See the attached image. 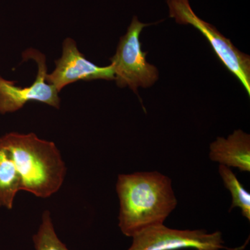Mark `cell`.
Instances as JSON below:
<instances>
[{
    "label": "cell",
    "instance_id": "cell-5",
    "mask_svg": "<svg viewBox=\"0 0 250 250\" xmlns=\"http://www.w3.org/2000/svg\"><path fill=\"white\" fill-rule=\"evenodd\" d=\"M127 250H220L225 246L220 231L208 233L206 230H179L156 225L136 233ZM229 250V249H228Z\"/></svg>",
    "mask_w": 250,
    "mask_h": 250
},
{
    "label": "cell",
    "instance_id": "cell-2",
    "mask_svg": "<svg viewBox=\"0 0 250 250\" xmlns=\"http://www.w3.org/2000/svg\"><path fill=\"white\" fill-rule=\"evenodd\" d=\"M9 148L22 181V190L41 198L52 196L61 188L66 167L56 145L34 133L11 132L1 136Z\"/></svg>",
    "mask_w": 250,
    "mask_h": 250
},
{
    "label": "cell",
    "instance_id": "cell-10",
    "mask_svg": "<svg viewBox=\"0 0 250 250\" xmlns=\"http://www.w3.org/2000/svg\"><path fill=\"white\" fill-rule=\"evenodd\" d=\"M219 174L223 179L224 186L231 193L232 203L229 208H239L243 217L250 221V193L247 191L243 184L239 182L236 176L230 167L219 166Z\"/></svg>",
    "mask_w": 250,
    "mask_h": 250
},
{
    "label": "cell",
    "instance_id": "cell-3",
    "mask_svg": "<svg viewBox=\"0 0 250 250\" xmlns=\"http://www.w3.org/2000/svg\"><path fill=\"white\" fill-rule=\"evenodd\" d=\"M134 16L125 35L122 36L116 54L110 59L114 70L115 79L120 88L129 86L137 93L139 87L152 86L159 79V71L146 59L147 52H143L140 34L147 26Z\"/></svg>",
    "mask_w": 250,
    "mask_h": 250
},
{
    "label": "cell",
    "instance_id": "cell-6",
    "mask_svg": "<svg viewBox=\"0 0 250 250\" xmlns=\"http://www.w3.org/2000/svg\"><path fill=\"white\" fill-rule=\"evenodd\" d=\"M24 61L32 59L38 65L36 80L29 86L16 85V82L0 76V113H14L29 102H39L56 108L60 107L58 90L46 80L47 67L46 57L37 49H29L22 54Z\"/></svg>",
    "mask_w": 250,
    "mask_h": 250
},
{
    "label": "cell",
    "instance_id": "cell-11",
    "mask_svg": "<svg viewBox=\"0 0 250 250\" xmlns=\"http://www.w3.org/2000/svg\"><path fill=\"white\" fill-rule=\"evenodd\" d=\"M36 250H69L56 233L49 210L42 213L37 233L33 236Z\"/></svg>",
    "mask_w": 250,
    "mask_h": 250
},
{
    "label": "cell",
    "instance_id": "cell-8",
    "mask_svg": "<svg viewBox=\"0 0 250 250\" xmlns=\"http://www.w3.org/2000/svg\"><path fill=\"white\" fill-rule=\"evenodd\" d=\"M209 158L213 162L241 172H250V136L235 130L227 139L218 137L210 145Z\"/></svg>",
    "mask_w": 250,
    "mask_h": 250
},
{
    "label": "cell",
    "instance_id": "cell-7",
    "mask_svg": "<svg viewBox=\"0 0 250 250\" xmlns=\"http://www.w3.org/2000/svg\"><path fill=\"white\" fill-rule=\"evenodd\" d=\"M56 67L52 73H47L46 80L61 90L78 81L95 80H114L113 65L100 67L85 59L77 48L73 39L67 38L62 42V56L55 61Z\"/></svg>",
    "mask_w": 250,
    "mask_h": 250
},
{
    "label": "cell",
    "instance_id": "cell-4",
    "mask_svg": "<svg viewBox=\"0 0 250 250\" xmlns=\"http://www.w3.org/2000/svg\"><path fill=\"white\" fill-rule=\"evenodd\" d=\"M170 17L182 24H191L209 42L225 67L239 80L250 95V57L233 45L216 28L202 21L193 12L188 0H167Z\"/></svg>",
    "mask_w": 250,
    "mask_h": 250
},
{
    "label": "cell",
    "instance_id": "cell-1",
    "mask_svg": "<svg viewBox=\"0 0 250 250\" xmlns=\"http://www.w3.org/2000/svg\"><path fill=\"white\" fill-rule=\"evenodd\" d=\"M116 191L120 202L118 226L128 237L163 225L177 205L172 181L156 171L120 174Z\"/></svg>",
    "mask_w": 250,
    "mask_h": 250
},
{
    "label": "cell",
    "instance_id": "cell-9",
    "mask_svg": "<svg viewBox=\"0 0 250 250\" xmlns=\"http://www.w3.org/2000/svg\"><path fill=\"white\" fill-rule=\"evenodd\" d=\"M20 190H22L21 176L9 148L0 137V207L12 209Z\"/></svg>",
    "mask_w": 250,
    "mask_h": 250
}]
</instances>
